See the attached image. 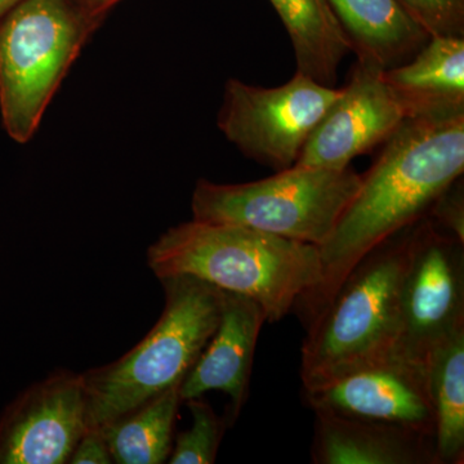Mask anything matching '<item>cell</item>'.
<instances>
[{
  "label": "cell",
  "instance_id": "6da1fadb",
  "mask_svg": "<svg viewBox=\"0 0 464 464\" xmlns=\"http://www.w3.org/2000/svg\"><path fill=\"white\" fill-rule=\"evenodd\" d=\"M383 145L319 248V285L295 304L306 326L331 302L360 259L429 215L440 195L463 176L464 110L406 118Z\"/></svg>",
  "mask_w": 464,
  "mask_h": 464
},
{
  "label": "cell",
  "instance_id": "7a4b0ae2",
  "mask_svg": "<svg viewBox=\"0 0 464 464\" xmlns=\"http://www.w3.org/2000/svg\"><path fill=\"white\" fill-rule=\"evenodd\" d=\"M158 279L191 275L255 299L268 323L288 315L322 280L319 246L246 226L191 219L170 227L148 249Z\"/></svg>",
  "mask_w": 464,
  "mask_h": 464
},
{
  "label": "cell",
  "instance_id": "3957f363",
  "mask_svg": "<svg viewBox=\"0 0 464 464\" xmlns=\"http://www.w3.org/2000/svg\"><path fill=\"white\" fill-rule=\"evenodd\" d=\"M159 280L166 304L154 328L121 359L83 374L88 429H101L181 384L216 332L221 289L191 275Z\"/></svg>",
  "mask_w": 464,
  "mask_h": 464
},
{
  "label": "cell",
  "instance_id": "277c9868",
  "mask_svg": "<svg viewBox=\"0 0 464 464\" xmlns=\"http://www.w3.org/2000/svg\"><path fill=\"white\" fill-rule=\"evenodd\" d=\"M411 226L360 259L331 302L306 326L301 362L304 390L324 386L392 355Z\"/></svg>",
  "mask_w": 464,
  "mask_h": 464
},
{
  "label": "cell",
  "instance_id": "5b68a950",
  "mask_svg": "<svg viewBox=\"0 0 464 464\" xmlns=\"http://www.w3.org/2000/svg\"><path fill=\"white\" fill-rule=\"evenodd\" d=\"M99 17L76 0H23L0 20V111L25 143Z\"/></svg>",
  "mask_w": 464,
  "mask_h": 464
},
{
  "label": "cell",
  "instance_id": "8992f818",
  "mask_svg": "<svg viewBox=\"0 0 464 464\" xmlns=\"http://www.w3.org/2000/svg\"><path fill=\"white\" fill-rule=\"evenodd\" d=\"M362 183L353 168L293 166L248 183L199 179L192 219L246 226L285 239L322 246Z\"/></svg>",
  "mask_w": 464,
  "mask_h": 464
},
{
  "label": "cell",
  "instance_id": "52a82bcc",
  "mask_svg": "<svg viewBox=\"0 0 464 464\" xmlns=\"http://www.w3.org/2000/svg\"><path fill=\"white\" fill-rule=\"evenodd\" d=\"M341 93L342 88L297 72L274 88L228 79L218 128L246 158L280 172L295 166L311 134Z\"/></svg>",
  "mask_w": 464,
  "mask_h": 464
},
{
  "label": "cell",
  "instance_id": "ba28073f",
  "mask_svg": "<svg viewBox=\"0 0 464 464\" xmlns=\"http://www.w3.org/2000/svg\"><path fill=\"white\" fill-rule=\"evenodd\" d=\"M463 325L464 243L426 216L411 226L391 357L424 366L433 348Z\"/></svg>",
  "mask_w": 464,
  "mask_h": 464
},
{
  "label": "cell",
  "instance_id": "9c48e42d",
  "mask_svg": "<svg viewBox=\"0 0 464 464\" xmlns=\"http://www.w3.org/2000/svg\"><path fill=\"white\" fill-rule=\"evenodd\" d=\"M83 374L54 372L0 415V464H63L87 431Z\"/></svg>",
  "mask_w": 464,
  "mask_h": 464
},
{
  "label": "cell",
  "instance_id": "30bf717a",
  "mask_svg": "<svg viewBox=\"0 0 464 464\" xmlns=\"http://www.w3.org/2000/svg\"><path fill=\"white\" fill-rule=\"evenodd\" d=\"M405 119L382 70L356 61L350 82L317 124L295 166L350 167L353 159L386 142Z\"/></svg>",
  "mask_w": 464,
  "mask_h": 464
},
{
  "label": "cell",
  "instance_id": "8fae6325",
  "mask_svg": "<svg viewBox=\"0 0 464 464\" xmlns=\"http://www.w3.org/2000/svg\"><path fill=\"white\" fill-rule=\"evenodd\" d=\"M304 400L314 411L395 424L435 438V414L422 365L390 357L304 390Z\"/></svg>",
  "mask_w": 464,
  "mask_h": 464
},
{
  "label": "cell",
  "instance_id": "7c38bea8",
  "mask_svg": "<svg viewBox=\"0 0 464 464\" xmlns=\"http://www.w3.org/2000/svg\"><path fill=\"white\" fill-rule=\"evenodd\" d=\"M267 322L255 299L221 290V316L216 332L179 386L182 401L210 391L230 399L226 420L230 429L248 399L256 347Z\"/></svg>",
  "mask_w": 464,
  "mask_h": 464
},
{
  "label": "cell",
  "instance_id": "4fadbf2b",
  "mask_svg": "<svg viewBox=\"0 0 464 464\" xmlns=\"http://www.w3.org/2000/svg\"><path fill=\"white\" fill-rule=\"evenodd\" d=\"M315 464H439L435 438L344 415L315 411Z\"/></svg>",
  "mask_w": 464,
  "mask_h": 464
},
{
  "label": "cell",
  "instance_id": "5bb4252c",
  "mask_svg": "<svg viewBox=\"0 0 464 464\" xmlns=\"http://www.w3.org/2000/svg\"><path fill=\"white\" fill-rule=\"evenodd\" d=\"M382 76L406 118L464 110V36L431 35L411 60Z\"/></svg>",
  "mask_w": 464,
  "mask_h": 464
},
{
  "label": "cell",
  "instance_id": "9a60e30c",
  "mask_svg": "<svg viewBox=\"0 0 464 464\" xmlns=\"http://www.w3.org/2000/svg\"><path fill=\"white\" fill-rule=\"evenodd\" d=\"M357 61L384 70L402 65L429 41L398 0H326Z\"/></svg>",
  "mask_w": 464,
  "mask_h": 464
},
{
  "label": "cell",
  "instance_id": "2e32d148",
  "mask_svg": "<svg viewBox=\"0 0 464 464\" xmlns=\"http://www.w3.org/2000/svg\"><path fill=\"white\" fill-rule=\"evenodd\" d=\"M292 42L297 72L334 85L351 52L346 34L326 0H270Z\"/></svg>",
  "mask_w": 464,
  "mask_h": 464
},
{
  "label": "cell",
  "instance_id": "e0dca14e",
  "mask_svg": "<svg viewBox=\"0 0 464 464\" xmlns=\"http://www.w3.org/2000/svg\"><path fill=\"white\" fill-rule=\"evenodd\" d=\"M435 414L439 464L464 462V325L442 341L424 362Z\"/></svg>",
  "mask_w": 464,
  "mask_h": 464
},
{
  "label": "cell",
  "instance_id": "ac0fdd59",
  "mask_svg": "<svg viewBox=\"0 0 464 464\" xmlns=\"http://www.w3.org/2000/svg\"><path fill=\"white\" fill-rule=\"evenodd\" d=\"M179 386L170 387L101 427L114 463L168 462L173 448L174 422L182 402Z\"/></svg>",
  "mask_w": 464,
  "mask_h": 464
},
{
  "label": "cell",
  "instance_id": "d6986e66",
  "mask_svg": "<svg viewBox=\"0 0 464 464\" xmlns=\"http://www.w3.org/2000/svg\"><path fill=\"white\" fill-rule=\"evenodd\" d=\"M192 417L190 429L174 440L169 464H213L226 430L230 429L226 417H219L206 400H186Z\"/></svg>",
  "mask_w": 464,
  "mask_h": 464
},
{
  "label": "cell",
  "instance_id": "ffe728a7",
  "mask_svg": "<svg viewBox=\"0 0 464 464\" xmlns=\"http://www.w3.org/2000/svg\"><path fill=\"white\" fill-rule=\"evenodd\" d=\"M431 35L464 36V0H398Z\"/></svg>",
  "mask_w": 464,
  "mask_h": 464
},
{
  "label": "cell",
  "instance_id": "44dd1931",
  "mask_svg": "<svg viewBox=\"0 0 464 464\" xmlns=\"http://www.w3.org/2000/svg\"><path fill=\"white\" fill-rule=\"evenodd\" d=\"M430 218L464 243V192L462 177L442 192L430 209Z\"/></svg>",
  "mask_w": 464,
  "mask_h": 464
},
{
  "label": "cell",
  "instance_id": "7402d4cb",
  "mask_svg": "<svg viewBox=\"0 0 464 464\" xmlns=\"http://www.w3.org/2000/svg\"><path fill=\"white\" fill-rule=\"evenodd\" d=\"M72 464H111V453L101 429H87L75 445L69 462Z\"/></svg>",
  "mask_w": 464,
  "mask_h": 464
},
{
  "label": "cell",
  "instance_id": "603a6c76",
  "mask_svg": "<svg viewBox=\"0 0 464 464\" xmlns=\"http://www.w3.org/2000/svg\"><path fill=\"white\" fill-rule=\"evenodd\" d=\"M76 2L81 3L83 7L87 8L88 11L93 12L97 16H101L106 8L114 5L118 0H76Z\"/></svg>",
  "mask_w": 464,
  "mask_h": 464
},
{
  "label": "cell",
  "instance_id": "cb8c5ba5",
  "mask_svg": "<svg viewBox=\"0 0 464 464\" xmlns=\"http://www.w3.org/2000/svg\"><path fill=\"white\" fill-rule=\"evenodd\" d=\"M23 0H0V20L8 14L14 7H17Z\"/></svg>",
  "mask_w": 464,
  "mask_h": 464
}]
</instances>
